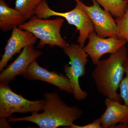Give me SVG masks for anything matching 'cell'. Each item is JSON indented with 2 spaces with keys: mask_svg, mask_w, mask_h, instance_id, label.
Instances as JSON below:
<instances>
[{
  "mask_svg": "<svg viewBox=\"0 0 128 128\" xmlns=\"http://www.w3.org/2000/svg\"><path fill=\"white\" fill-rule=\"evenodd\" d=\"M42 111L41 114H32L30 116L8 118L9 122L28 121L40 128H70L74 122L82 116L83 111L77 106H69L56 92L44 94Z\"/></svg>",
  "mask_w": 128,
  "mask_h": 128,
  "instance_id": "cell-1",
  "label": "cell"
},
{
  "mask_svg": "<svg viewBox=\"0 0 128 128\" xmlns=\"http://www.w3.org/2000/svg\"><path fill=\"white\" fill-rule=\"evenodd\" d=\"M128 58V50L125 46L110 57L101 60L96 65L92 76L98 91L106 98L122 102L118 92L121 80L125 74V64Z\"/></svg>",
  "mask_w": 128,
  "mask_h": 128,
  "instance_id": "cell-2",
  "label": "cell"
},
{
  "mask_svg": "<svg viewBox=\"0 0 128 128\" xmlns=\"http://www.w3.org/2000/svg\"><path fill=\"white\" fill-rule=\"evenodd\" d=\"M64 21V18L60 17L50 20L40 18L34 15L18 27L30 32L39 40L38 48L48 45L62 49L68 45L60 33Z\"/></svg>",
  "mask_w": 128,
  "mask_h": 128,
  "instance_id": "cell-3",
  "label": "cell"
},
{
  "mask_svg": "<svg viewBox=\"0 0 128 128\" xmlns=\"http://www.w3.org/2000/svg\"><path fill=\"white\" fill-rule=\"evenodd\" d=\"M34 15L40 18L45 19L54 16L65 18L69 24L74 25L79 31L78 43L82 48L84 46L89 34L94 31V25L89 16L77 4L70 11L60 12L51 9L47 1L43 0L35 9Z\"/></svg>",
  "mask_w": 128,
  "mask_h": 128,
  "instance_id": "cell-4",
  "label": "cell"
},
{
  "mask_svg": "<svg viewBox=\"0 0 128 128\" xmlns=\"http://www.w3.org/2000/svg\"><path fill=\"white\" fill-rule=\"evenodd\" d=\"M62 49L70 60V66L67 64L65 65L64 72L70 82L74 97L77 101L85 100L87 98L88 93L82 89L79 79L86 74L88 55L78 44H68Z\"/></svg>",
  "mask_w": 128,
  "mask_h": 128,
  "instance_id": "cell-5",
  "label": "cell"
},
{
  "mask_svg": "<svg viewBox=\"0 0 128 128\" xmlns=\"http://www.w3.org/2000/svg\"><path fill=\"white\" fill-rule=\"evenodd\" d=\"M43 99L31 101L14 92L7 84H0V118H8L14 113H38L42 111Z\"/></svg>",
  "mask_w": 128,
  "mask_h": 128,
  "instance_id": "cell-6",
  "label": "cell"
},
{
  "mask_svg": "<svg viewBox=\"0 0 128 128\" xmlns=\"http://www.w3.org/2000/svg\"><path fill=\"white\" fill-rule=\"evenodd\" d=\"M74 0L88 14L94 25V31L98 36L104 38L117 36L116 21L109 12L102 9L95 0H91L92 5L89 6L80 0Z\"/></svg>",
  "mask_w": 128,
  "mask_h": 128,
  "instance_id": "cell-7",
  "label": "cell"
},
{
  "mask_svg": "<svg viewBox=\"0 0 128 128\" xmlns=\"http://www.w3.org/2000/svg\"><path fill=\"white\" fill-rule=\"evenodd\" d=\"M88 39V43L83 48L94 65L104 55L115 52L125 46L127 43L117 36L107 38L99 36L95 31L90 33Z\"/></svg>",
  "mask_w": 128,
  "mask_h": 128,
  "instance_id": "cell-8",
  "label": "cell"
},
{
  "mask_svg": "<svg viewBox=\"0 0 128 128\" xmlns=\"http://www.w3.org/2000/svg\"><path fill=\"white\" fill-rule=\"evenodd\" d=\"M34 45L24 48L14 62L1 72L0 84H8L16 76H22L30 65L42 54V52L35 49Z\"/></svg>",
  "mask_w": 128,
  "mask_h": 128,
  "instance_id": "cell-9",
  "label": "cell"
},
{
  "mask_svg": "<svg viewBox=\"0 0 128 128\" xmlns=\"http://www.w3.org/2000/svg\"><path fill=\"white\" fill-rule=\"evenodd\" d=\"M22 76L30 80H41L51 84L66 93L73 94V90L68 78L55 72L49 71L40 66L36 60L33 62Z\"/></svg>",
  "mask_w": 128,
  "mask_h": 128,
  "instance_id": "cell-10",
  "label": "cell"
},
{
  "mask_svg": "<svg viewBox=\"0 0 128 128\" xmlns=\"http://www.w3.org/2000/svg\"><path fill=\"white\" fill-rule=\"evenodd\" d=\"M38 38L33 34L18 27H14L11 35L7 40L5 46L4 54L0 61V71L3 70L7 66L8 62L12 57L20 52L28 45H34L36 43Z\"/></svg>",
  "mask_w": 128,
  "mask_h": 128,
  "instance_id": "cell-11",
  "label": "cell"
},
{
  "mask_svg": "<svg viewBox=\"0 0 128 128\" xmlns=\"http://www.w3.org/2000/svg\"><path fill=\"white\" fill-rule=\"evenodd\" d=\"M104 102L106 110L100 118L102 128H110L119 123L128 124V107L107 98Z\"/></svg>",
  "mask_w": 128,
  "mask_h": 128,
  "instance_id": "cell-12",
  "label": "cell"
},
{
  "mask_svg": "<svg viewBox=\"0 0 128 128\" xmlns=\"http://www.w3.org/2000/svg\"><path fill=\"white\" fill-rule=\"evenodd\" d=\"M26 20L18 10L9 7L4 0H0V28L2 32L12 30Z\"/></svg>",
  "mask_w": 128,
  "mask_h": 128,
  "instance_id": "cell-13",
  "label": "cell"
},
{
  "mask_svg": "<svg viewBox=\"0 0 128 128\" xmlns=\"http://www.w3.org/2000/svg\"><path fill=\"white\" fill-rule=\"evenodd\" d=\"M104 9L116 18L123 16L128 4V0H95Z\"/></svg>",
  "mask_w": 128,
  "mask_h": 128,
  "instance_id": "cell-14",
  "label": "cell"
},
{
  "mask_svg": "<svg viewBox=\"0 0 128 128\" xmlns=\"http://www.w3.org/2000/svg\"><path fill=\"white\" fill-rule=\"evenodd\" d=\"M43 0H16L15 8L20 12L26 20L34 15V10Z\"/></svg>",
  "mask_w": 128,
  "mask_h": 128,
  "instance_id": "cell-15",
  "label": "cell"
},
{
  "mask_svg": "<svg viewBox=\"0 0 128 128\" xmlns=\"http://www.w3.org/2000/svg\"><path fill=\"white\" fill-rule=\"evenodd\" d=\"M117 26V36L128 43V4L123 16L115 19Z\"/></svg>",
  "mask_w": 128,
  "mask_h": 128,
  "instance_id": "cell-16",
  "label": "cell"
},
{
  "mask_svg": "<svg viewBox=\"0 0 128 128\" xmlns=\"http://www.w3.org/2000/svg\"><path fill=\"white\" fill-rule=\"evenodd\" d=\"M125 77L123 78L120 85V95L124 104L128 107V58L125 64Z\"/></svg>",
  "mask_w": 128,
  "mask_h": 128,
  "instance_id": "cell-17",
  "label": "cell"
},
{
  "mask_svg": "<svg viewBox=\"0 0 128 128\" xmlns=\"http://www.w3.org/2000/svg\"><path fill=\"white\" fill-rule=\"evenodd\" d=\"M70 128H102L100 118L96 119L92 122L84 126H78L73 124Z\"/></svg>",
  "mask_w": 128,
  "mask_h": 128,
  "instance_id": "cell-18",
  "label": "cell"
},
{
  "mask_svg": "<svg viewBox=\"0 0 128 128\" xmlns=\"http://www.w3.org/2000/svg\"><path fill=\"white\" fill-rule=\"evenodd\" d=\"M9 121H7V118H0V128H10V126H9Z\"/></svg>",
  "mask_w": 128,
  "mask_h": 128,
  "instance_id": "cell-19",
  "label": "cell"
},
{
  "mask_svg": "<svg viewBox=\"0 0 128 128\" xmlns=\"http://www.w3.org/2000/svg\"><path fill=\"white\" fill-rule=\"evenodd\" d=\"M110 128H128V124L119 123L112 125Z\"/></svg>",
  "mask_w": 128,
  "mask_h": 128,
  "instance_id": "cell-20",
  "label": "cell"
}]
</instances>
